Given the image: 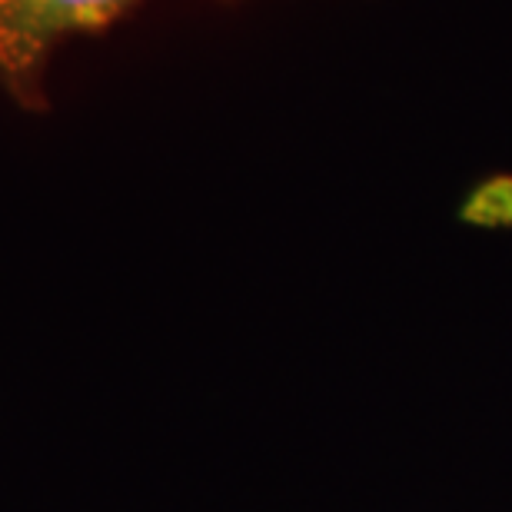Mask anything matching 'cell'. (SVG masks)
I'll use <instances>...</instances> for the list:
<instances>
[{
	"mask_svg": "<svg viewBox=\"0 0 512 512\" xmlns=\"http://www.w3.org/2000/svg\"><path fill=\"white\" fill-rule=\"evenodd\" d=\"M140 0H0V87L17 107L47 104L44 80L50 57L70 37L114 24Z\"/></svg>",
	"mask_w": 512,
	"mask_h": 512,
	"instance_id": "1",
	"label": "cell"
},
{
	"mask_svg": "<svg viewBox=\"0 0 512 512\" xmlns=\"http://www.w3.org/2000/svg\"><path fill=\"white\" fill-rule=\"evenodd\" d=\"M459 217L476 227H512V177H493L469 193Z\"/></svg>",
	"mask_w": 512,
	"mask_h": 512,
	"instance_id": "2",
	"label": "cell"
}]
</instances>
